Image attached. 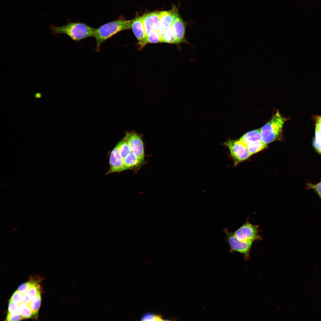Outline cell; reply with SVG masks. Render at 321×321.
<instances>
[{
	"label": "cell",
	"instance_id": "9a60e30c",
	"mask_svg": "<svg viewBox=\"0 0 321 321\" xmlns=\"http://www.w3.org/2000/svg\"><path fill=\"white\" fill-rule=\"evenodd\" d=\"M40 285L36 281L23 295V303L29 304L36 295L40 290Z\"/></svg>",
	"mask_w": 321,
	"mask_h": 321
},
{
	"label": "cell",
	"instance_id": "e0dca14e",
	"mask_svg": "<svg viewBox=\"0 0 321 321\" xmlns=\"http://www.w3.org/2000/svg\"><path fill=\"white\" fill-rule=\"evenodd\" d=\"M41 303L40 292L39 290L35 296L29 302V304L33 313V315L37 316L40 307Z\"/></svg>",
	"mask_w": 321,
	"mask_h": 321
},
{
	"label": "cell",
	"instance_id": "f1b7e54d",
	"mask_svg": "<svg viewBox=\"0 0 321 321\" xmlns=\"http://www.w3.org/2000/svg\"><path fill=\"white\" fill-rule=\"evenodd\" d=\"M315 129L321 132V120L318 119L317 122Z\"/></svg>",
	"mask_w": 321,
	"mask_h": 321
},
{
	"label": "cell",
	"instance_id": "d4e9b609",
	"mask_svg": "<svg viewBox=\"0 0 321 321\" xmlns=\"http://www.w3.org/2000/svg\"><path fill=\"white\" fill-rule=\"evenodd\" d=\"M18 307V304L10 299L8 307V313L12 314L19 313Z\"/></svg>",
	"mask_w": 321,
	"mask_h": 321
},
{
	"label": "cell",
	"instance_id": "7402d4cb",
	"mask_svg": "<svg viewBox=\"0 0 321 321\" xmlns=\"http://www.w3.org/2000/svg\"><path fill=\"white\" fill-rule=\"evenodd\" d=\"M36 281L30 280L21 284L17 290L23 295L26 292L32 285Z\"/></svg>",
	"mask_w": 321,
	"mask_h": 321
},
{
	"label": "cell",
	"instance_id": "ba28073f",
	"mask_svg": "<svg viewBox=\"0 0 321 321\" xmlns=\"http://www.w3.org/2000/svg\"><path fill=\"white\" fill-rule=\"evenodd\" d=\"M125 137L131 151L138 158L144 161V146L140 135L134 132H130L127 133Z\"/></svg>",
	"mask_w": 321,
	"mask_h": 321
},
{
	"label": "cell",
	"instance_id": "603a6c76",
	"mask_svg": "<svg viewBox=\"0 0 321 321\" xmlns=\"http://www.w3.org/2000/svg\"><path fill=\"white\" fill-rule=\"evenodd\" d=\"M10 299L19 305L23 302V295L17 290L13 293Z\"/></svg>",
	"mask_w": 321,
	"mask_h": 321
},
{
	"label": "cell",
	"instance_id": "7a4b0ae2",
	"mask_svg": "<svg viewBox=\"0 0 321 321\" xmlns=\"http://www.w3.org/2000/svg\"><path fill=\"white\" fill-rule=\"evenodd\" d=\"M133 19L126 20L119 18L105 23L97 29L94 37L96 41V50L98 51L102 44L120 32L131 29Z\"/></svg>",
	"mask_w": 321,
	"mask_h": 321
},
{
	"label": "cell",
	"instance_id": "6da1fadb",
	"mask_svg": "<svg viewBox=\"0 0 321 321\" xmlns=\"http://www.w3.org/2000/svg\"><path fill=\"white\" fill-rule=\"evenodd\" d=\"M50 27L52 33L54 35L64 34L75 41L87 37H94L97 29L84 23L79 22H69L60 26L51 24Z\"/></svg>",
	"mask_w": 321,
	"mask_h": 321
},
{
	"label": "cell",
	"instance_id": "5bb4252c",
	"mask_svg": "<svg viewBox=\"0 0 321 321\" xmlns=\"http://www.w3.org/2000/svg\"><path fill=\"white\" fill-rule=\"evenodd\" d=\"M267 145L261 140L249 143L246 146V147L249 153L252 155L266 149L267 147Z\"/></svg>",
	"mask_w": 321,
	"mask_h": 321
},
{
	"label": "cell",
	"instance_id": "d6986e66",
	"mask_svg": "<svg viewBox=\"0 0 321 321\" xmlns=\"http://www.w3.org/2000/svg\"><path fill=\"white\" fill-rule=\"evenodd\" d=\"M18 312L23 318H29L33 315L29 304L23 302L19 305Z\"/></svg>",
	"mask_w": 321,
	"mask_h": 321
},
{
	"label": "cell",
	"instance_id": "277c9868",
	"mask_svg": "<svg viewBox=\"0 0 321 321\" xmlns=\"http://www.w3.org/2000/svg\"><path fill=\"white\" fill-rule=\"evenodd\" d=\"M224 144L228 148L235 166L251 156L246 147L239 140H228Z\"/></svg>",
	"mask_w": 321,
	"mask_h": 321
},
{
	"label": "cell",
	"instance_id": "44dd1931",
	"mask_svg": "<svg viewBox=\"0 0 321 321\" xmlns=\"http://www.w3.org/2000/svg\"><path fill=\"white\" fill-rule=\"evenodd\" d=\"M142 321H163L164 320L161 315L148 313L145 314L141 318Z\"/></svg>",
	"mask_w": 321,
	"mask_h": 321
},
{
	"label": "cell",
	"instance_id": "9c48e42d",
	"mask_svg": "<svg viewBox=\"0 0 321 321\" xmlns=\"http://www.w3.org/2000/svg\"><path fill=\"white\" fill-rule=\"evenodd\" d=\"M109 163V168L106 174L119 172L127 170L120 156L117 144L111 152Z\"/></svg>",
	"mask_w": 321,
	"mask_h": 321
},
{
	"label": "cell",
	"instance_id": "83f0119b",
	"mask_svg": "<svg viewBox=\"0 0 321 321\" xmlns=\"http://www.w3.org/2000/svg\"><path fill=\"white\" fill-rule=\"evenodd\" d=\"M314 138L317 143L321 145V132L315 129Z\"/></svg>",
	"mask_w": 321,
	"mask_h": 321
},
{
	"label": "cell",
	"instance_id": "ac0fdd59",
	"mask_svg": "<svg viewBox=\"0 0 321 321\" xmlns=\"http://www.w3.org/2000/svg\"><path fill=\"white\" fill-rule=\"evenodd\" d=\"M161 39L162 43L179 44L173 33L171 27L164 32L161 36Z\"/></svg>",
	"mask_w": 321,
	"mask_h": 321
},
{
	"label": "cell",
	"instance_id": "52a82bcc",
	"mask_svg": "<svg viewBox=\"0 0 321 321\" xmlns=\"http://www.w3.org/2000/svg\"><path fill=\"white\" fill-rule=\"evenodd\" d=\"M173 20L171 29L179 44L182 43L188 44L185 38V24L178 13V9H172Z\"/></svg>",
	"mask_w": 321,
	"mask_h": 321
},
{
	"label": "cell",
	"instance_id": "7c38bea8",
	"mask_svg": "<svg viewBox=\"0 0 321 321\" xmlns=\"http://www.w3.org/2000/svg\"><path fill=\"white\" fill-rule=\"evenodd\" d=\"M173 11H161L160 20V32L161 36L167 29L171 27L173 20Z\"/></svg>",
	"mask_w": 321,
	"mask_h": 321
},
{
	"label": "cell",
	"instance_id": "5b68a950",
	"mask_svg": "<svg viewBox=\"0 0 321 321\" xmlns=\"http://www.w3.org/2000/svg\"><path fill=\"white\" fill-rule=\"evenodd\" d=\"M258 227L247 221L233 233L238 240L244 242H254L261 240L259 235Z\"/></svg>",
	"mask_w": 321,
	"mask_h": 321
},
{
	"label": "cell",
	"instance_id": "484cf974",
	"mask_svg": "<svg viewBox=\"0 0 321 321\" xmlns=\"http://www.w3.org/2000/svg\"><path fill=\"white\" fill-rule=\"evenodd\" d=\"M23 318L19 313L12 314L8 312L6 317V320L10 321H20Z\"/></svg>",
	"mask_w": 321,
	"mask_h": 321
},
{
	"label": "cell",
	"instance_id": "8fae6325",
	"mask_svg": "<svg viewBox=\"0 0 321 321\" xmlns=\"http://www.w3.org/2000/svg\"><path fill=\"white\" fill-rule=\"evenodd\" d=\"M160 12H154L144 15L143 21L144 30L147 36L153 29L160 31Z\"/></svg>",
	"mask_w": 321,
	"mask_h": 321
},
{
	"label": "cell",
	"instance_id": "f546056e",
	"mask_svg": "<svg viewBox=\"0 0 321 321\" xmlns=\"http://www.w3.org/2000/svg\"><path fill=\"white\" fill-rule=\"evenodd\" d=\"M318 119H320V120H321V116H320V117H319L318 118Z\"/></svg>",
	"mask_w": 321,
	"mask_h": 321
},
{
	"label": "cell",
	"instance_id": "2e32d148",
	"mask_svg": "<svg viewBox=\"0 0 321 321\" xmlns=\"http://www.w3.org/2000/svg\"><path fill=\"white\" fill-rule=\"evenodd\" d=\"M117 144L118 145L120 156L123 160L130 153L132 152L125 137Z\"/></svg>",
	"mask_w": 321,
	"mask_h": 321
},
{
	"label": "cell",
	"instance_id": "4316f807",
	"mask_svg": "<svg viewBox=\"0 0 321 321\" xmlns=\"http://www.w3.org/2000/svg\"><path fill=\"white\" fill-rule=\"evenodd\" d=\"M312 144L317 152L321 155V145L317 143L314 138L312 141Z\"/></svg>",
	"mask_w": 321,
	"mask_h": 321
},
{
	"label": "cell",
	"instance_id": "3957f363",
	"mask_svg": "<svg viewBox=\"0 0 321 321\" xmlns=\"http://www.w3.org/2000/svg\"><path fill=\"white\" fill-rule=\"evenodd\" d=\"M287 119L282 116L278 110L270 120L260 130L261 139L268 144L279 140L282 136L283 127Z\"/></svg>",
	"mask_w": 321,
	"mask_h": 321
},
{
	"label": "cell",
	"instance_id": "cb8c5ba5",
	"mask_svg": "<svg viewBox=\"0 0 321 321\" xmlns=\"http://www.w3.org/2000/svg\"><path fill=\"white\" fill-rule=\"evenodd\" d=\"M307 188L314 190L321 199V181L317 184H307Z\"/></svg>",
	"mask_w": 321,
	"mask_h": 321
},
{
	"label": "cell",
	"instance_id": "ffe728a7",
	"mask_svg": "<svg viewBox=\"0 0 321 321\" xmlns=\"http://www.w3.org/2000/svg\"><path fill=\"white\" fill-rule=\"evenodd\" d=\"M147 43H161V35L159 31L153 29L147 36Z\"/></svg>",
	"mask_w": 321,
	"mask_h": 321
},
{
	"label": "cell",
	"instance_id": "30bf717a",
	"mask_svg": "<svg viewBox=\"0 0 321 321\" xmlns=\"http://www.w3.org/2000/svg\"><path fill=\"white\" fill-rule=\"evenodd\" d=\"M131 29L139 41L140 48H143L147 43V36L143 24V15L136 17L133 19Z\"/></svg>",
	"mask_w": 321,
	"mask_h": 321
},
{
	"label": "cell",
	"instance_id": "4fadbf2b",
	"mask_svg": "<svg viewBox=\"0 0 321 321\" xmlns=\"http://www.w3.org/2000/svg\"><path fill=\"white\" fill-rule=\"evenodd\" d=\"M261 140L262 139L260 130L258 129L245 134L239 140L246 147L249 143Z\"/></svg>",
	"mask_w": 321,
	"mask_h": 321
},
{
	"label": "cell",
	"instance_id": "8992f818",
	"mask_svg": "<svg viewBox=\"0 0 321 321\" xmlns=\"http://www.w3.org/2000/svg\"><path fill=\"white\" fill-rule=\"evenodd\" d=\"M227 239L231 251L239 252L243 255L244 259L248 260L249 259L250 252L253 242H244L237 239L234 233L225 229Z\"/></svg>",
	"mask_w": 321,
	"mask_h": 321
}]
</instances>
